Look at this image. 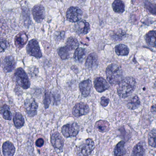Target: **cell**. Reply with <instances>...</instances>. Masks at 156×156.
Masks as SVG:
<instances>
[{
	"label": "cell",
	"mask_w": 156,
	"mask_h": 156,
	"mask_svg": "<svg viewBox=\"0 0 156 156\" xmlns=\"http://www.w3.org/2000/svg\"><path fill=\"white\" fill-rule=\"evenodd\" d=\"M136 80L131 76H128L121 80L117 89L118 95L121 98H125L130 96L136 87Z\"/></svg>",
	"instance_id": "1"
},
{
	"label": "cell",
	"mask_w": 156,
	"mask_h": 156,
	"mask_svg": "<svg viewBox=\"0 0 156 156\" xmlns=\"http://www.w3.org/2000/svg\"><path fill=\"white\" fill-rule=\"evenodd\" d=\"M106 75L108 81L111 84H117L123 79L122 70L115 64H111L107 67Z\"/></svg>",
	"instance_id": "2"
},
{
	"label": "cell",
	"mask_w": 156,
	"mask_h": 156,
	"mask_svg": "<svg viewBox=\"0 0 156 156\" xmlns=\"http://www.w3.org/2000/svg\"><path fill=\"white\" fill-rule=\"evenodd\" d=\"M15 81L18 85L24 89H27L30 86L29 77L25 71L22 68H19L14 73Z\"/></svg>",
	"instance_id": "3"
},
{
	"label": "cell",
	"mask_w": 156,
	"mask_h": 156,
	"mask_svg": "<svg viewBox=\"0 0 156 156\" xmlns=\"http://www.w3.org/2000/svg\"><path fill=\"white\" fill-rule=\"evenodd\" d=\"M79 130L80 127L76 122L66 124L62 128V134L66 138L76 136L79 133Z\"/></svg>",
	"instance_id": "4"
},
{
	"label": "cell",
	"mask_w": 156,
	"mask_h": 156,
	"mask_svg": "<svg viewBox=\"0 0 156 156\" xmlns=\"http://www.w3.org/2000/svg\"><path fill=\"white\" fill-rule=\"evenodd\" d=\"M83 15V12L79 8L72 7L66 12V19L70 22L76 23L82 19Z\"/></svg>",
	"instance_id": "5"
},
{
	"label": "cell",
	"mask_w": 156,
	"mask_h": 156,
	"mask_svg": "<svg viewBox=\"0 0 156 156\" xmlns=\"http://www.w3.org/2000/svg\"><path fill=\"white\" fill-rule=\"evenodd\" d=\"M27 53L31 56L37 58H41L42 56L41 51L37 40L35 39L31 40L26 48Z\"/></svg>",
	"instance_id": "6"
},
{
	"label": "cell",
	"mask_w": 156,
	"mask_h": 156,
	"mask_svg": "<svg viewBox=\"0 0 156 156\" xmlns=\"http://www.w3.org/2000/svg\"><path fill=\"white\" fill-rule=\"evenodd\" d=\"M95 145L94 140L91 138L86 140L85 142L79 147L78 149V155L88 156L94 149Z\"/></svg>",
	"instance_id": "7"
},
{
	"label": "cell",
	"mask_w": 156,
	"mask_h": 156,
	"mask_svg": "<svg viewBox=\"0 0 156 156\" xmlns=\"http://www.w3.org/2000/svg\"><path fill=\"white\" fill-rule=\"evenodd\" d=\"M90 111L89 106L87 104L83 102L77 103L73 108L72 113L76 117H79L88 114Z\"/></svg>",
	"instance_id": "8"
},
{
	"label": "cell",
	"mask_w": 156,
	"mask_h": 156,
	"mask_svg": "<svg viewBox=\"0 0 156 156\" xmlns=\"http://www.w3.org/2000/svg\"><path fill=\"white\" fill-rule=\"evenodd\" d=\"M25 110L29 116L33 117L37 114L38 104L33 98H28L24 103Z\"/></svg>",
	"instance_id": "9"
},
{
	"label": "cell",
	"mask_w": 156,
	"mask_h": 156,
	"mask_svg": "<svg viewBox=\"0 0 156 156\" xmlns=\"http://www.w3.org/2000/svg\"><path fill=\"white\" fill-rule=\"evenodd\" d=\"M51 143L57 151H62L64 146V141L60 133L55 132L51 136Z\"/></svg>",
	"instance_id": "10"
},
{
	"label": "cell",
	"mask_w": 156,
	"mask_h": 156,
	"mask_svg": "<svg viewBox=\"0 0 156 156\" xmlns=\"http://www.w3.org/2000/svg\"><path fill=\"white\" fill-rule=\"evenodd\" d=\"M74 26V29L76 33L80 34H86L90 30V24L84 20L76 22Z\"/></svg>",
	"instance_id": "11"
},
{
	"label": "cell",
	"mask_w": 156,
	"mask_h": 156,
	"mask_svg": "<svg viewBox=\"0 0 156 156\" xmlns=\"http://www.w3.org/2000/svg\"><path fill=\"white\" fill-rule=\"evenodd\" d=\"M33 16L34 20L37 23H41L43 20L45 16V10L43 6L37 5L32 10Z\"/></svg>",
	"instance_id": "12"
},
{
	"label": "cell",
	"mask_w": 156,
	"mask_h": 156,
	"mask_svg": "<svg viewBox=\"0 0 156 156\" xmlns=\"http://www.w3.org/2000/svg\"><path fill=\"white\" fill-rule=\"evenodd\" d=\"M94 87L98 93H102L108 89L109 85L102 77H98L94 81Z\"/></svg>",
	"instance_id": "13"
},
{
	"label": "cell",
	"mask_w": 156,
	"mask_h": 156,
	"mask_svg": "<svg viewBox=\"0 0 156 156\" xmlns=\"http://www.w3.org/2000/svg\"><path fill=\"white\" fill-rule=\"evenodd\" d=\"M79 89L83 97H87L90 94L92 87V82L90 79L82 81L79 85Z\"/></svg>",
	"instance_id": "14"
},
{
	"label": "cell",
	"mask_w": 156,
	"mask_h": 156,
	"mask_svg": "<svg viewBox=\"0 0 156 156\" xmlns=\"http://www.w3.org/2000/svg\"><path fill=\"white\" fill-rule=\"evenodd\" d=\"M28 41V37L26 33L24 31L20 32L15 37L14 41L16 47L21 49L24 47Z\"/></svg>",
	"instance_id": "15"
},
{
	"label": "cell",
	"mask_w": 156,
	"mask_h": 156,
	"mask_svg": "<svg viewBox=\"0 0 156 156\" xmlns=\"http://www.w3.org/2000/svg\"><path fill=\"white\" fill-rule=\"evenodd\" d=\"M98 64V56L95 53L89 55L85 63V66L87 69L91 70L97 68Z\"/></svg>",
	"instance_id": "16"
},
{
	"label": "cell",
	"mask_w": 156,
	"mask_h": 156,
	"mask_svg": "<svg viewBox=\"0 0 156 156\" xmlns=\"http://www.w3.org/2000/svg\"><path fill=\"white\" fill-rule=\"evenodd\" d=\"M3 70L6 73L12 72L15 67V61L12 56H7L5 58L3 64Z\"/></svg>",
	"instance_id": "17"
},
{
	"label": "cell",
	"mask_w": 156,
	"mask_h": 156,
	"mask_svg": "<svg viewBox=\"0 0 156 156\" xmlns=\"http://www.w3.org/2000/svg\"><path fill=\"white\" fill-rule=\"evenodd\" d=\"M15 152L14 145L9 141H6L2 145V152L4 156H13Z\"/></svg>",
	"instance_id": "18"
},
{
	"label": "cell",
	"mask_w": 156,
	"mask_h": 156,
	"mask_svg": "<svg viewBox=\"0 0 156 156\" xmlns=\"http://www.w3.org/2000/svg\"><path fill=\"white\" fill-rule=\"evenodd\" d=\"M145 40L148 45L150 47L156 46V31L151 30L148 32L145 36Z\"/></svg>",
	"instance_id": "19"
},
{
	"label": "cell",
	"mask_w": 156,
	"mask_h": 156,
	"mask_svg": "<svg viewBox=\"0 0 156 156\" xmlns=\"http://www.w3.org/2000/svg\"><path fill=\"white\" fill-rule=\"evenodd\" d=\"M95 128L99 132L104 133L109 129V123L106 120H99L95 124Z\"/></svg>",
	"instance_id": "20"
},
{
	"label": "cell",
	"mask_w": 156,
	"mask_h": 156,
	"mask_svg": "<svg viewBox=\"0 0 156 156\" xmlns=\"http://www.w3.org/2000/svg\"><path fill=\"white\" fill-rule=\"evenodd\" d=\"M112 7L116 13H122L125 11V4L121 0H115L112 3Z\"/></svg>",
	"instance_id": "21"
},
{
	"label": "cell",
	"mask_w": 156,
	"mask_h": 156,
	"mask_svg": "<svg viewBox=\"0 0 156 156\" xmlns=\"http://www.w3.org/2000/svg\"><path fill=\"white\" fill-rule=\"evenodd\" d=\"M87 51L85 49L83 48H78L76 50L74 54V59L78 62H81L84 59Z\"/></svg>",
	"instance_id": "22"
},
{
	"label": "cell",
	"mask_w": 156,
	"mask_h": 156,
	"mask_svg": "<svg viewBox=\"0 0 156 156\" xmlns=\"http://www.w3.org/2000/svg\"><path fill=\"white\" fill-rule=\"evenodd\" d=\"M79 44L78 40L73 37H71L67 39L66 47L69 51L76 50L79 47Z\"/></svg>",
	"instance_id": "23"
},
{
	"label": "cell",
	"mask_w": 156,
	"mask_h": 156,
	"mask_svg": "<svg viewBox=\"0 0 156 156\" xmlns=\"http://www.w3.org/2000/svg\"><path fill=\"white\" fill-rule=\"evenodd\" d=\"M115 52L117 55L126 56L129 54V49L125 44H118L115 47Z\"/></svg>",
	"instance_id": "24"
},
{
	"label": "cell",
	"mask_w": 156,
	"mask_h": 156,
	"mask_svg": "<svg viewBox=\"0 0 156 156\" xmlns=\"http://www.w3.org/2000/svg\"><path fill=\"white\" fill-rule=\"evenodd\" d=\"M0 113L3 118L6 120H11L12 118V114L10 109L9 107L7 105H4L2 107Z\"/></svg>",
	"instance_id": "25"
},
{
	"label": "cell",
	"mask_w": 156,
	"mask_h": 156,
	"mask_svg": "<svg viewBox=\"0 0 156 156\" xmlns=\"http://www.w3.org/2000/svg\"><path fill=\"white\" fill-rule=\"evenodd\" d=\"M125 144L124 141H120L117 144L114 151V155L115 156H123L126 154Z\"/></svg>",
	"instance_id": "26"
},
{
	"label": "cell",
	"mask_w": 156,
	"mask_h": 156,
	"mask_svg": "<svg viewBox=\"0 0 156 156\" xmlns=\"http://www.w3.org/2000/svg\"><path fill=\"white\" fill-rule=\"evenodd\" d=\"M14 126L16 128L20 129L22 127L24 124V119L22 115L20 113H16L13 117Z\"/></svg>",
	"instance_id": "27"
},
{
	"label": "cell",
	"mask_w": 156,
	"mask_h": 156,
	"mask_svg": "<svg viewBox=\"0 0 156 156\" xmlns=\"http://www.w3.org/2000/svg\"><path fill=\"white\" fill-rule=\"evenodd\" d=\"M127 107L131 110L137 109L140 105V100L137 96H135L129 101L127 103Z\"/></svg>",
	"instance_id": "28"
},
{
	"label": "cell",
	"mask_w": 156,
	"mask_h": 156,
	"mask_svg": "<svg viewBox=\"0 0 156 156\" xmlns=\"http://www.w3.org/2000/svg\"><path fill=\"white\" fill-rule=\"evenodd\" d=\"M145 148L142 142H140L137 144L133 148L132 155L134 156H143L145 152Z\"/></svg>",
	"instance_id": "29"
},
{
	"label": "cell",
	"mask_w": 156,
	"mask_h": 156,
	"mask_svg": "<svg viewBox=\"0 0 156 156\" xmlns=\"http://www.w3.org/2000/svg\"><path fill=\"white\" fill-rule=\"evenodd\" d=\"M69 50L66 47H61L58 50V54L63 60H67L70 57Z\"/></svg>",
	"instance_id": "30"
},
{
	"label": "cell",
	"mask_w": 156,
	"mask_h": 156,
	"mask_svg": "<svg viewBox=\"0 0 156 156\" xmlns=\"http://www.w3.org/2000/svg\"><path fill=\"white\" fill-rule=\"evenodd\" d=\"M148 144L150 146L153 147H156V129H152L148 134Z\"/></svg>",
	"instance_id": "31"
},
{
	"label": "cell",
	"mask_w": 156,
	"mask_h": 156,
	"mask_svg": "<svg viewBox=\"0 0 156 156\" xmlns=\"http://www.w3.org/2000/svg\"><path fill=\"white\" fill-rule=\"evenodd\" d=\"M9 43L5 39L0 38V52H3L8 48Z\"/></svg>",
	"instance_id": "32"
},
{
	"label": "cell",
	"mask_w": 156,
	"mask_h": 156,
	"mask_svg": "<svg viewBox=\"0 0 156 156\" xmlns=\"http://www.w3.org/2000/svg\"><path fill=\"white\" fill-rule=\"evenodd\" d=\"M155 5L151 4L150 2H147V3H145V6H146V9L149 11V12H151V13H153L154 15L156 14V8L155 6H154Z\"/></svg>",
	"instance_id": "33"
},
{
	"label": "cell",
	"mask_w": 156,
	"mask_h": 156,
	"mask_svg": "<svg viewBox=\"0 0 156 156\" xmlns=\"http://www.w3.org/2000/svg\"><path fill=\"white\" fill-rule=\"evenodd\" d=\"M50 103H51V96L49 93L47 92L45 93L44 99V105L45 108H47L49 107Z\"/></svg>",
	"instance_id": "34"
},
{
	"label": "cell",
	"mask_w": 156,
	"mask_h": 156,
	"mask_svg": "<svg viewBox=\"0 0 156 156\" xmlns=\"http://www.w3.org/2000/svg\"><path fill=\"white\" fill-rule=\"evenodd\" d=\"M124 35V33L118 32L114 34L112 37H113V39L115 41H120L121 39H122Z\"/></svg>",
	"instance_id": "35"
},
{
	"label": "cell",
	"mask_w": 156,
	"mask_h": 156,
	"mask_svg": "<svg viewBox=\"0 0 156 156\" xmlns=\"http://www.w3.org/2000/svg\"><path fill=\"white\" fill-rule=\"evenodd\" d=\"M109 99L105 97H102L100 100V104L103 107H106L109 103Z\"/></svg>",
	"instance_id": "36"
},
{
	"label": "cell",
	"mask_w": 156,
	"mask_h": 156,
	"mask_svg": "<svg viewBox=\"0 0 156 156\" xmlns=\"http://www.w3.org/2000/svg\"><path fill=\"white\" fill-rule=\"evenodd\" d=\"M36 146L38 147H41L43 146L44 144V140L43 139L39 138L36 140V143H35Z\"/></svg>",
	"instance_id": "37"
},
{
	"label": "cell",
	"mask_w": 156,
	"mask_h": 156,
	"mask_svg": "<svg viewBox=\"0 0 156 156\" xmlns=\"http://www.w3.org/2000/svg\"><path fill=\"white\" fill-rule=\"evenodd\" d=\"M151 112L155 113V111H156V106H155V105H154L151 107Z\"/></svg>",
	"instance_id": "38"
},
{
	"label": "cell",
	"mask_w": 156,
	"mask_h": 156,
	"mask_svg": "<svg viewBox=\"0 0 156 156\" xmlns=\"http://www.w3.org/2000/svg\"></svg>",
	"instance_id": "39"
}]
</instances>
